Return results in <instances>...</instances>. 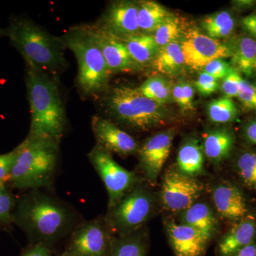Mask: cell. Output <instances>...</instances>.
I'll return each instance as SVG.
<instances>
[{"label":"cell","instance_id":"obj_16","mask_svg":"<svg viewBox=\"0 0 256 256\" xmlns=\"http://www.w3.org/2000/svg\"><path fill=\"white\" fill-rule=\"evenodd\" d=\"M166 234L175 256H205L208 242L190 226L174 222L166 224Z\"/></svg>","mask_w":256,"mask_h":256},{"label":"cell","instance_id":"obj_38","mask_svg":"<svg viewBox=\"0 0 256 256\" xmlns=\"http://www.w3.org/2000/svg\"><path fill=\"white\" fill-rule=\"evenodd\" d=\"M195 86L196 90L202 96H210L218 89V80L213 76L203 72L198 76Z\"/></svg>","mask_w":256,"mask_h":256},{"label":"cell","instance_id":"obj_30","mask_svg":"<svg viewBox=\"0 0 256 256\" xmlns=\"http://www.w3.org/2000/svg\"><path fill=\"white\" fill-rule=\"evenodd\" d=\"M207 114L212 122L224 124L235 120L238 110L232 98L224 96L210 101L207 106Z\"/></svg>","mask_w":256,"mask_h":256},{"label":"cell","instance_id":"obj_19","mask_svg":"<svg viewBox=\"0 0 256 256\" xmlns=\"http://www.w3.org/2000/svg\"><path fill=\"white\" fill-rule=\"evenodd\" d=\"M180 224L190 226L201 234L207 242L214 236L218 224L213 210L204 202H196L182 212Z\"/></svg>","mask_w":256,"mask_h":256},{"label":"cell","instance_id":"obj_40","mask_svg":"<svg viewBox=\"0 0 256 256\" xmlns=\"http://www.w3.org/2000/svg\"><path fill=\"white\" fill-rule=\"evenodd\" d=\"M242 25L250 35L256 37V12L242 18Z\"/></svg>","mask_w":256,"mask_h":256},{"label":"cell","instance_id":"obj_28","mask_svg":"<svg viewBox=\"0 0 256 256\" xmlns=\"http://www.w3.org/2000/svg\"><path fill=\"white\" fill-rule=\"evenodd\" d=\"M185 32L180 18L171 14L156 28L153 36L160 48L173 42H181Z\"/></svg>","mask_w":256,"mask_h":256},{"label":"cell","instance_id":"obj_23","mask_svg":"<svg viewBox=\"0 0 256 256\" xmlns=\"http://www.w3.org/2000/svg\"><path fill=\"white\" fill-rule=\"evenodd\" d=\"M122 41L136 66H143L152 64L159 50L154 36L148 34L140 32Z\"/></svg>","mask_w":256,"mask_h":256},{"label":"cell","instance_id":"obj_5","mask_svg":"<svg viewBox=\"0 0 256 256\" xmlns=\"http://www.w3.org/2000/svg\"><path fill=\"white\" fill-rule=\"evenodd\" d=\"M106 102L111 114L136 130H149L164 124L168 119L164 105L148 98L134 88H114Z\"/></svg>","mask_w":256,"mask_h":256},{"label":"cell","instance_id":"obj_39","mask_svg":"<svg viewBox=\"0 0 256 256\" xmlns=\"http://www.w3.org/2000/svg\"><path fill=\"white\" fill-rule=\"evenodd\" d=\"M20 256H56L48 248L41 244H28L22 250Z\"/></svg>","mask_w":256,"mask_h":256},{"label":"cell","instance_id":"obj_32","mask_svg":"<svg viewBox=\"0 0 256 256\" xmlns=\"http://www.w3.org/2000/svg\"><path fill=\"white\" fill-rule=\"evenodd\" d=\"M236 172L244 186L256 192V152L242 153L236 162Z\"/></svg>","mask_w":256,"mask_h":256},{"label":"cell","instance_id":"obj_11","mask_svg":"<svg viewBox=\"0 0 256 256\" xmlns=\"http://www.w3.org/2000/svg\"><path fill=\"white\" fill-rule=\"evenodd\" d=\"M185 65L201 70L212 60L232 56V48L194 28L186 30L180 42Z\"/></svg>","mask_w":256,"mask_h":256},{"label":"cell","instance_id":"obj_1","mask_svg":"<svg viewBox=\"0 0 256 256\" xmlns=\"http://www.w3.org/2000/svg\"><path fill=\"white\" fill-rule=\"evenodd\" d=\"M82 220L80 212L52 190H26L16 195L13 224L22 230L28 244H41L56 254Z\"/></svg>","mask_w":256,"mask_h":256},{"label":"cell","instance_id":"obj_15","mask_svg":"<svg viewBox=\"0 0 256 256\" xmlns=\"http://www.w3.org/2000/svg\"><path fill=\"white\" fill-rule=\"evenodd\" d=\"M104 55L110 72H126L136 67L122 40L96 26H86Z\"/></svg>","mask_w":256,"mask_h":256},{"label":"cell","instance_id":"obj_37","mask_svg":"<svg viewBox=\"0 0 256 256\" xmlns=\"http://www.w3.org/2000/svg\"><path fill=\"white\" fill-rule=\"evenodd\" d=\"M14 158V149L9 152L0 154V186L9 185Z\"/></svg>","mask_w":256,"mask_h":256},{"label":"cell","instance_id":"obj_43","mask_svg":"<svg viewBox=\"0 0 256 256\" xmlns=\"http://www.w3.org/2000/svg\"><path fill=\"white\" fill-rule=\"evenodd\" d=\"M56 256H74L70 255V254H68V252H62V254H58V255H56Z\"/></svg>","mask_w":256,"mask_h":256},{"label":"cell","instance_id":"obj_4","mask_svg":"<svg viewBox=\"0 0 256 256\" xmlns=\"http://www.w3.org/2000/svg\"><path fill=\"white\" fill-rule=\"evenodd\" d=\"M6 33L26 64L47 73L54 72L64 65L66 46L63 40L52 36L31 20L12 18Z\"/></svg>","mask_w":256,"mask_h":256},{"label":"cell","instance_id":"obj_6","mask_svg":"<svg viewBox=\"0 0 256 256\" xmlns=\"http://www.w3.org/2000/svg\"><path fill=\"white\" fill-rule=\"evenodd\" d=\"M62 40L78 62L77 80L80 90L85 94L102 92L107 86L110 72L86 26L70 30Z\"/></svg>","mask_w":256,"mask_h":256},{"label":"cell","instance_id":"obj_17","mask_svg":"<svg viewBox=\"0 0 256 256\" xmlns=\"http://www.w3.org/2000/svg\"><path fill=\"white\" fill-rule=\"evenodd\" d=\"M212 200L220 216L234 223L250 212L244 193L232 183L226 182L217 185L214 188Z\"/></svg>","mask_w":256,"mask_h":256},{"label":"cell","instance_id":"obj_27","mask_svg":"<svg viewBox=\"0 0 256 256\" xmlns=\"http://www.w3.org/2000/svg\"><path fill=\"white\" fill-rule=\"evenodd\" d=\"M202 26L207 36L218 40L232 34L235 28V20L228 12L222 11L205 16L202 20Z\"/></svg>","mask_w":256,"mask_h":256},{"label":"cell","instance_id":"obj_7","mask_svg":"<svg viewBox=\"0 0 256 256\" xmlns=\"http://www.w3.org/2000/svg\"><path fill=\"white\" fill-rule=\"evenodd\" d=\"M156 194L141 181L107 208L104 216L114 235L122 236L144 227L156 213Z\"/></svg>","mask_w":256,"mask_h":256},{"label":"cell","instance_id":"obj_33","mask_svg":"<svg viewBox=\"0 0 256 256\" xmlns=\"http://www.w3.org/2000/svg\"><path fill=\"white\" fill-rule=\"evenodd\" d=\"M194 90L190 82L180 79L172 89V98L183 110H192Z\"/></svg>","mask_w":256,"mask_h":256},{"label":"cell","instance_id":"obj_18","mask_svg":"<svg viewBox=\"0 0 256 256\" xmlns=\"http://www.w3.org/2000/svg\"><path fill=\"white\" fill-rule=\"evenodd\" d=\"M256 242V213L249 212L236 222L218 242L217 256H230Z\"/></svg>","mask_w":256,"mask_h":256},{"label":"cell","instance_id":"obj_45","mask_svg":"<svg viewBox=\"0 0 256 256\" xmlns=\"http://www.w3.org/2000/svg\"><path fill=\"white\" fill-rule=\"evenodd\" d=\"M255 69L256 70V64H255Z\"/></svg>","mask_w":256,"mask_h":256},{"label":"cell","instance_id":"obj_29","mask_svg":"<svg viewBox=\"0 0 256 256\" xmlns=\"http://www.w3.org/2000/svg\"><path fill=\"white\" fill-rule=\"evenodd\" d=\"M138 89L146 98L162 105H164L172 98L171 82L164 77L154 76L148 78Z\"/></svg>","mask_w":256,"mask_h":256},{"label":"cell","instance_id":"obj_9","mask_svg":"<svg viewBox=\"0 0 256 256\" xmlns=\"http://www.w3.org/2000/svg\"><path fill=\"white\" fill-rule=\"evenodd\" d=\"M88 158L107 190L108 208L114 206L130 190L141 182L136 172L120 165L110 152L97 144L89 152Z\"/></svg>","mask_w":256,"mask_h":256},{"label":"cell","instance_id":"obj_3","mask_svg":"<svg viewBox=\"0 0 256 256\" xmlns=\"http://www.w3.org/2000/svg\"><path fill=\"white\" fill-rule=\"evenodd\" d=\"M60 143L28 136L14 148L9 186L20 192L53 190L60 158Z\"/></svg>","mask_w":256,"mask_h":256},{"label":"cell","instance_id":"obj_20","mask_svg":"<svg viewBox=\"0 0 256 256\" xmlns=\"http://www.w3.org/2000/svg\"><path fill=\"white\" fill-rule=\"evenodd\" d=\"M235 142L233 133L224 128L206 133L204 139V153L212 162L218 164L230 156Z\"/></svg>","mask_w":256,"mask_h":256},{"label":"cell","instance_id":"obj_13","mask_svg":"<svg viewBox=\"0 0 256 256\" xmlns=\"http://www.w3.org/2000/svg\"><path fill=\"white\" fill-rule=\"evenodd\" d=\"M138 3L118 1L112 3L101 18L98 28L124 40L140 33L138 26Z\"/></svg>","mask_w":256,"mask_h":256},{"label":"cell","instance_id":"obj_14","mask_svg":"<svg viewBox=\"0 0 256 256\" xmlns=\"http://www.w3.org/2000/svg\"><path fill=\"white\" fill-rule=\"evenodd\" d=\"M92 128L96 144L110 152L126 156L136 154L139 150L136 140L109 120L94 116Z\"/></svg>","mask_w":256,"mask_h":256},{"label":"cell","instance_id":"obj_44","mask_svg":"<svg viewBox=\"0 0 256 256\" xmlns=\"http://www.w3.org/2000/svg\"><path fill=\"white\" fill-rule=\"evenodd\" d=\"M6 34V32H4L2 30L1 28H0V35H2V34Z\"/></svg>","mask_w":256,"mask_h":256},{"label":"cell","instance_id":"obj_35","mask_svg":"<svg viewBox=\"0 0 256 256\" xmlns=\"http://www.w3.org/2000/svg\"><path fill=\"white\" fill-rule=\"evenodd\" d=\"M242 76L236 69L232 68L228 75L223 79L222 84V90L225 97H237L240 88Z\"/></svg>","mask_w":256,"mask_h":256},{"label":"cell","instance_id":"obj_21","mask_svg":"<svg viewBox=\"0 0 256 256\" xmlns=\"http://www.w3.org/2000/svg\"><path fill=\"white\" fill-rule=\"evenodd\" d=\"M176 166V170L186 176L196 178L203 174L204 171L203 150L198 140L190 138L180 146Z\"/></svg>","mask_w":256,"mask_h":256},{"label":"cell","instance_id":"obj_25","mask_svg":"<svg viewBox=\"0 0 256 256\" xmlns=\"http://www.w3.org/2000/svg\"><path fill=\"white\" fill-rule=\"evenodd\" d=\"M137 3L138 26L143 34L154 32L165 18L171 15L164 6L156 2L148 0Z\"/></svg>","mask_w":256,"mask_h":256},{"label":"cell","instance_id":"obj_34","mask_svg":"<svg viewBox=\"0 0 256 256\" xmlns=\"http://www.w3.org/2000/svg\"><path fill=\"white\" fill-rule=\"evenodd\" d=\"M237 97L246 108L256 110V85L255 84L242 79Z\"/></svg>","mask_w":256,"mask_h":256},{"label":"cell","instance_id":"obj_41","mask_svg":"<svg viewBox=\"0 0 256 256\" xmlns=\"http://www.w3.org/2000/svg\"><path fill=\"white\" fill-rule=\"evenodd\" d=\"M244 136L248 142L256 144V120L250 121L245 126Z\"/></svg>","mask_w":256,"mask_h":256},{"label":"cell","instance_id":"obj_8","mask_svg":"<svg viewBox=\"0 0 256 256\" xmlns=\"http://www.w3.org/2000/svg\"><path fill=\"white\" fill-rule=\"evenodd\" d=\"M114 237L105 216H98L78 224L64 252L74 256H110Z\"/></svg>","mask_w":256,"mask_h":256},{"label":"cell","instance_id":"obj_2","mask_svg":"<svg viewBox=\"0 0 256 256\" xmlns=\"http://www.w3.org/2000/svg\"><path fill=\"white\" fill-rule=\"evenodd\" d=\"M26 84L31 110L28 136L60 143L66 117L56 80L44 70L26 64Z\"/></svg>","mask_w":256,"mask_h":256},{"label":"cell","instance_id":"obj_36","mask_svg":"<svg viewBox=\"0 0 256 256\" xmlns=\"http://www.w3.org/2000/svg\"><path fill=\"white\" fill-rule=\"evenodd\" d=\"M232 68L233 67L230 66L224 58H217L207 64L203 70L214 78L220 80L225 78L232 70Z\"/></svg>","mask_w":256,"mask_h":256},{"label":"cell","instance_id":"obj_12","mask_svg":"<svg viewBox=\"0 0 256 256\" xmlns=\"http://www.w3.org/2000/svg\"><path fill=\"white\" fill-rule=\"evenodd\" d=\"M175 134L174 129L162 131L148 138L140 146L138 152L140 166L144 178L151 184L156 182L170 156Z\"/></svg>","mask_w":256,"mask_h":256},{"label":"cell","instance_id":"obj_26","mask_svg":"<svg viewBox=\"0 0 256 256\" xmlns=\"http://www.w3.org/2000/svg\"><path fill=\"white\" fill-rule=\"evenodd\" d=\"M232 48V47H230ZM234 66L247 76L254 74L256 62V42L250 37L239 38L232 48Z\"/></svg>","mask_w":256,"mask_h":256},{"label":"cell","instance_id":"obj_31","mask_svg":"<svg viewBox=\"0 0 256 256\" xmlns=\"http://www.w3.org/2000/svg\"><path fill=\"white\" fill-rule=\"evenodd\" d=\"M16 194L9 185L0 186V230L12 233L13 214L16 206Z\"/></svg>","mask_w":256,"mask_h":256},{"label":"cell","instance_id":"obj_10","mask_svg":"<svg viewBox=\"0 0 256 256\" xmlns=\"http://www.w3.org/2000/svg\"><path fill=\"white\" fill-rule=\"evenodd\" d=\"M204 188L196 178L182 174L178 170H168L162 184V203L166 210L182 213L196 203Z\"/></svg>","mask_w":256,"mask_h":256},{"label":"cell","instance_id":"obj_24","mask_svg":"<svg viewBox=\"0 0 256 256\" xmlns=\"http://www.w3.org/2000/svg\"><path fill=\"white\" fill-rule=\"evenodd\" d=\"M152 64L160 73L169 76L178 74L185 64L180 42H173L159 48Z\"/></svg>","mask_w":256,"mask_h":256},{"label":"cell","instance_id":"obj_42","mask_svg":"<svg viewBox=\"0 0 256 256\" xmlns=\"http://www.w3.org/2000/svg\"><path fill=\"white\" fill-rule=\"evenodd\" d=\"M230 256H256V242L244 247Z\"/></svg>","mask_w":256,"mask_h":256},{"label":"cell","instance_id":"obj_22","mask_svg":"<svg viewBox=\"0 0 256 256\" xmlns=\"http://www.w3.org/2000/svg\"><path fill=\"white\" fill-rule=\"evenodd\" d=\"M149 234L146 227L127 235L114 237L110 256H148Z\"/></svg>","mask_w":256,"mask_h":256}]
</instances>
